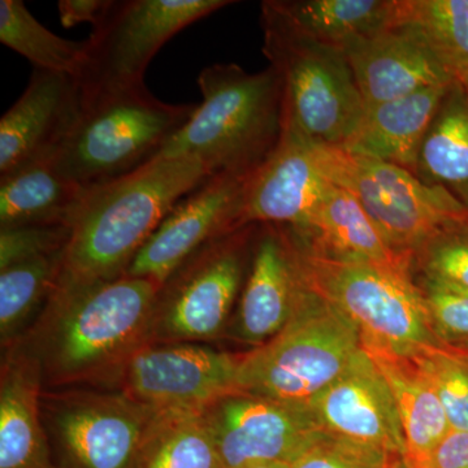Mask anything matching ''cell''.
<instances>
[{"instance_id": "2e32d148", "label": "cell", "mask_w": 468, "mask_h": 468, "mask_svg": "<svg viewBox=\"0 0 468 468\" xmlns=\"http://www.w3.org/2000/svg\"><path fill=\"white\" fill-rule=\"evenodd\" d=\"M81 110L77 77L34 69L23 95L0 119V176L52 160Z\"/></svg>"}, {"instance_id": "4fadbf2b", "label": "cell", "mask_w": 468, "mask_h": 468, "mask_svg": "<svg viewBox=\"0 0 468 468\" xmlns=\"http://www.w3.org/2000/svg\"><path fill=\"white\" fill-rule=\"evenodd\" d=\"M251 177L212 175L187 194L138 251L126 275L163 286L203 246L245 227L243 208Z\"/></svg>"}, {"instance_id": "5bb4252c", "label": "cell", "mask_w": 468, "mask_h": 468, "mask_svg": "<svg viewBox=\"0 0 468 468\" xmlns=\"http://www.w3.org/2000/svg\"><path fill=\"white\" fill-rule=\"evenodd\" d=\"M241 356L180 344L144 345L120 368L122 389L155 410H203L236 392Z\"/></svg>"}, {"instance_id": "4316f807", "label": "cell", "mask_w": 468, "mask_h": 468, "mask_svg": "<svg viewBox=\"0 0 468 468\" xmlns=\"http://www.w3.org/2000/svg\"><path fill=\"white\" fill-rule=\"evenodd\" d=\"M132 468H221L202 410H158Z\"/></svg>"}, {"instance_id": "d590c367", "label": "cell", "mask_w": 468, "mask_h": 468, "mask_svg": "<svg viewBox=\"0 0 468 468\" xmlns=\"http://www.w3.org/2000/svg\"><path fill=\"white\" fill-rule=\"evenodd\" d=\"M419 468H468V431H451Z\"/></svg>"}, {"instance_id": "d6986e66", "label": "cell", "mask_w": 468, "mask_h": 468, "mask_svg": "<svg viewBox=\"0 0 468 468\" xmlns=\"http://www.w3.org/2000/svg\"><path fill=\"white\" fill-rule=\"evenodd\" d=\"M367 106L452 84L417 33L402 26L366 37L345 50Z\"/></svg>"}, {"instance_id": "ffe728a7", "label": "cell", "mask_w": 468, "mask_h": 468, "mask_svg": "<svg viewBox=\"0 0 468 468\" xmlns=\"http://www.w3.org/2000/svg\"><path fill=\"white\" fill-rule=\"evenodd\" d=\"M289 230L301 248L319 257L412 276V261L392 250L358 199L340 185L329 186L300 229Z\"/></svg>"}, {"instance_id": "74e56055", "label": "cell", "mask_w": 468, "mask_h": 468, "mask_svg": "<svg viewBox=\"0 0 468 468\" xmlns=\"http://www.w3.org/2000/svg\"><path fill=\"white\" fill-rule=\"evenodd\" d=\"M389 468H412L410 466V463L408 461H406L405 457H399V455H396V457H393L392 462H390Z\"/></svg>"}, {"instance_id": "30bf717a", "label": "cell", "mask_w": 468, "mask_h": 468, "mask_svg": "<svg viewBox=\"0 0 468 468\" xmlns=\"http://www.w3.org/2000/svg\"><path fill=\"white\" fill-rule=\"evenodd\" d=\"M257 228L226 234L185 261L160 289L153 329L175 340L217 337L245 284Z\"/></svg>"}, {"instance_id": "d4e9b609", "label": "cell", "mask_w": 468, "mask_h": 468, "mask_svg": "<svg viewBox=\"0 0 468 468\" xmlns=\"http://www.w3.org/2000/svg\"><path fill=\"white\" fill-rule=\"evenodd\" d=\"M415 176L448 190L468 208V94L455 82L424 135Z\"/></svg>"}, {"instance_id": "8992f818", "label": "cell", "mask_w": 468, "mask_h": 468, "mask_svg": "<svg viewBox=\"0 0 468 468\" xmlns=\"http://www.w3.org/2000/svg\"><path fill=\"white\" fill-rule=\"evenodd\" d=\"M360 347L356 325L304 282L285 328L268 343L241 354L236 392L310 408Z\"/></svg>"}, {"instance_id": "f1b7e54d", "label": "cell", "mask_w": 468, "mask_h": 468, "mask_svg": "<svg viewBox=\"0 0 468 468\" xmlns=\"http://www.w3.org/2000/svg\"><path fill=\"white\" fill-rule=\"evenodd\" d=\"M0 41L23 55L34 69L79 76L88 42L69 41L52 33L30 14L21 0L0 2Z\"/></svg>"}, {"instance_id": "7a4b0ae2", "label": "cell", "mask_w": 468, "mask_h": 468, "mask_svg": "<svg viewBox=\"0 0 468 468\" xmlns=\"http://www.w3.org/2000/svg\"><path fill=\"white\" fill-rule=\"evenodd\" d=\"M212 175L194 156H156L132 174L89 190L70 223L58 284L125 276L171 209Z\"/></svg>"}, {"instance_id": "8fae6325", "label": "cell", "mask_w": 468, "mask_h": 468, "mask_svg": "<svg viewBox=\"0 0 468 468\" xmlns=\"http://www.w3.org/2000/svg\"><path fill=\"white\" fill-rule=\"evenodd\" d=\"M221 468L289 464L325 431L313 410L232 392L202 410Z\"/></svg>"}, {"instance_id": "1f68e13d", "label": "cell", "mask_w": 468, "mask_h": 468, "mask_svg": "<svg viewBox=\"0 0 468 468\" xmlns=\"http://www.w3.org/2000/svg\"><path fill=\"white\" fill-rule=\"evenodd\" d=\"M411 359L432 385L451 430L468 431V356L428 347Z\"/></svg>"}, {"instance_id": "277c9868", "label": "cell", "mask_w": 468, "mask_h": 468, "mask_svg": "<svg viewBox=\"0 0 468 468\" xmlns=\"http://www.w3.org/2000/svg\"><path fill=\"white\" fill-rule=\"evenodd\" d=\"M197 104H171L146 85L82 98V110L52 163L68 180L94 189L159 155Z\"/></svg>"}, {"instance_id": "3957f363", "label": "cell", "mask_w": 468, "mask_h": 468, "mask_svg": "<svg viewBox=\"0 0 468 468\" xmlns=\"http://www.w3.org/2000/svg\"><path fill=\"white\" fill-rule=\"evenodd\" d=\"M202 103L165 144L160 158L194 156L212 174L254 175L284 128V89L275 68L249 73L214 64L198 77Z\"/></svg>"}, {"instance_id": "cb8c5ba5", "label": "cell", "mask_w": 468, "mask_h": 468, "mask_svg": "<svg viewBox=\"0 0 468 468\" xmlns=\"http://www.w3.org/2000/svg\"><path fill=\"white\" fill-rule=\"evenodd\" d=\"M89 190L64 177L52 160L0 176V229L29 224H68Z\"/></svg>"}, {"instance_id": "6da1fadb", "label": "cell", "mask_w": 468, "mask_h": 468, "mask_svg": "<svg viewBox=\"0 0 468 468\" xmlns=\"http://www.w3.org/2000/svg\"><path fill=\"white\" fill-rule=\"evenodd\" d=\"M162 285L122 276L90 284H58L27 349L43 380L70 384L120 371L146 345Z\"/></svg>"}, {"instance_id": "e0dca14e", "label": "cell", "mask_w": 468, "mask_h": 468, "mask_svg": "<svg viewBox=\"0 0 468 468\" xmlns=\"http://www.w3.org/2000/svg\"><path fill=\"white\" fill-rule=\"evenodd\" d=\"M328 432L406 455L401 419L389 385L367 351L360 347L334 383L310 403Z\"/></svg>"}, {"instance_id": "484cf974", "label": "cell", "mask_w": 468, "mask_h": 468, "mask_svg": "<svg viewBox=\"0 0 468 468\" xmlns=\"http://www.w3.org/2000/svg\"><path fill=\"white\" fill-rule=\"evenodd\" d=\"M302 32L338 50L393 24L396 0H276Z\"/></svg>"}, {"instance_id": "7c38bea8", "label": "cell", "mask_w": 468, "mask_h": 468, "mask_svg": "<svg viewBox=\"0 0 468 468\" xmlns=\"http://www.w3.org/2000/svg\"><path fill=\"white\" fill-rule=\"evenodd\" d=\"M158 410L124 393H73L48 399V426L72 468H132Z\"/></svg>"}, {"instance_id": "603a6c76", "label": "cell", "mask_w": 468, "mask_h": 468, "mask_svg": "<svg viewBox=\"0 0 468 468\" xmlns=\"http://www.w3.org/2000/svg\"><path fill=\"white\" fill-rule=\"evenodd\" d=\"M365 350L392 390L405 435L406 461L412 468H419L452 431L445 410L414 360Z\"/></svg>"}, {"instance_id": "83f0119b", "label": "cell", "mask_w": 468, "mask_h": 468, "mask_svg": "<svg viewBox=\"0 0 468 468\" xmlns=\"http://www.w3.org/2000/svg\"><path fill=\"white\" fill-rule=\"evenodd\" d=\"M392 26L417 33L468 94V0H396Z\"/></svg>"}, {"instance_id": "4dcf8cb0", "label": "cell", "mask_w": 468, "mask_h": 468, "mask_svg": "<svg viewBox=\"0 0 468 468\" xmlns=\"http://www.w3.org/2000/svg\"><path fill=\"white\" fill-rule=\"evenodd\" d=\"M428 324L445 349L468 356V291L428 273L414 272Z\"/></svg>"}, {"instance_id": "ac0fdd59", "label": "cell", "mask_w": 468, "mask_h": 468, "mask_svg": "<svg viewBox=\"0 0 468 468\" xmlns=\"http://www.w3.org/2000/svg\"><path fill=\"white\" fill-rule=\"evenodd\" d=\"M260 228L234 329L239 341L255 347L272 340L291 322L304 289L291 230L275 224Z\"/></svg>"}, {"instance_id": "8d00e7d4", "label": "cell", "mask_w": 468, "mask_h": 468, "mask_svg": "<svg viewBox=\"0 0 468 468\" xmlns=\"http://www.w3.org/2000/svg\"><path fill=\"white\" fill-rule=\"evenodd\" d=\"M111 3L112 0H60L58 5L60 23L67 29L82 23L98 27L106 16Z\"/></svg>"}, {"instance_id": "d6a6232c", "label": "cell", "mask_w": 468, "mask_h": 468, "mask_svg": "<svg viewBox=\"0 0 468 468\" xmlns=\"http://www.w3.org/2000/svg\"><path fill=\"white\" fill-rule=\"evenodd\" d=\"M393 457L378 446L323 431L288 468H389Z\"/></svg>"}, {"instance_id": "f35d334b", "label": "cell", "mask_w": 468, "mask_h": 468, "mask_svg": "<svg viewBox=\"0 0 468 468\" xmlns=\"http://www.w3.org/2000/svg\"><path fill=\"white\" fill-rule=\"evenodd\" d=\"M249 468H288V464L284 463H268V464H260V466H252Z\"/></svg>"}, {"instance_id": "f546056e", "label": "cell", "mask_w": 468, "mask_h": 468, "mask_svg": "<svg viewBox=\"0 0 468 468\" xmlns=\"http://www.w3.org/2000/svg\"><path fill=\"white\" fill-rule=\"evenodd\" d=\"M64 251L21 261L0 271V335L15 337L37 307L50 300L63 270Z\"/></svg>"}, {"instance_id": "44dd1931", "label": "cell", "mask_w": 468, "mask_h": 468, "mask_svg": "<svg viewBox=\"0 0 468 468\" xmlns=\"http://www.w3.org/2000/svg\"><path fill=\"white\" fill-rule=\"evenodd\" d=\"M41 366L27 350L9 354L0 383V468H52L42 421Z\"/></svg>"}, {"instance_id": "ba28073f", "label": "cell", "mask_w": 468, "mask_h": 468, "mask_svg": "<svg viewBox=\"0 0 468 468\" xmlns=\"http://www.w3.org/2000/svg\"><path fill=\"white\" fill-rule=\"evenodd\" d=\"M334 183L349 190L392 250L415 255L443 228L468 218V208L408 169L332 147Z\"/></svg>"}, {"instance_id": "52a82bcc", "label": "cell", "mask_w": 468, "mask_h": 468, "mask_svg": "<svg viewBox=\"0 0 468 468\" xmlns=\"http://www.w3.org/2000/svg\"><path fill=\"white\" fill-rule=\"evenodd\" d=\"M292 239L304 282L356 325L365 349L412 358L428 347H441L412 276L319 257Z\"/></svg>"}, {"instance_id": "7402d4cb", "label": "cell", "mask_w": 468, "mask_h": 468, "mask_svg": "<svg viewBox=\"0 0 468 468\" xmlns=\"http://www.w3.org/2000/svg\"><path fill=\"white\" fill-rule=\"evenodd\" d=\"M451 85L385 103L366 104L365 115L341 149L399 165L415 175L419 149Z\"/></svg>"}, {"instance_id": "9c48e42d", "label": "cell", "mask_w": 468, "mask_h": 468, "mask_svg": "<svg viewBox=\"0 0 468 468\" xmlns=\"http://www.w3.org/2000/svg\"><path fill=\"white\" fill-rule=\"evenodd\" d=\"M232 0H122L111 3L92 27L86 60L77 76L82 98L144 85L156 52L190 24L232 5Z\"/></svg>"}, {"instance_id": "5b68a950", "label": "cell", "mask_w": 468, "mask_h": 468, "mask_svg": "<svg viewBox=\"0 0 468 468\" xmlns=\"http://www.w3.org/2000/svg\"><path fill=\"white\" fill-rule=\"evenodd\" d=\"M263 52L282 79L286 120L320 144L343 147L366 101L343 50L311 38L276 0L261 3Z\"/></svg>"}, {"instance_id": "9a60e30c", "label": "cell", "mask_w": 468, "mask_h": 468, "mask_svg": "<svg viewBox=\"0 0 468 468\" xmlns=\"http://www.w3.org/2000/svg\"><path fill=\"white\" fill-rule=\"evenodd\" d=\"M334 184L332 147L311 140L284 116L279 144L249 183L242 224L300 229Z\"/></svg>"}, {"instance_id": "836d02e7", "label": "cell", "mask_w": 468, "mask_h": 468, "mask_svg": "<svg viewBox=\"0 0 468 468\" xmlns=\"http://www.w3.org/2000/svg\"><path fill=\"white\" fill-rule=\"evenodd\" d=\"M441 277L468 291V218L437 232L412 261V273Z\"/></svg>"}, {"instance_id": "e575fe53", "label": "cell", "mask_w": 468, "mask_h": 468, "mask_svg": "<svg viewBox=\"0 0 468 468\" xmlns=\"http://www.w3.org/2000/svg\"><path fill=\"white\" fill-rule=\"evenodd\" d=\"M68 224H29L0 229V271L21 261L64 250L69 241Z\"/></svg>"}]
</instances>
